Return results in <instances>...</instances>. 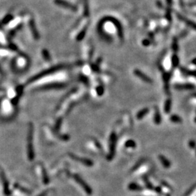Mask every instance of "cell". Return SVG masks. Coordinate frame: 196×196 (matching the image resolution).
Wrapping results in <instances>:
<instances>
[{
	"label": "cell",
	"mask_w": 196,
	"mask_h": 196,
	"mask_svg": "<svg viewBox=\"0 0 196 196\" xmlns=\"http://www.w3.org/2000/svg\"><path fill=\"white\" fill-rule=\"evenodd\" d=\"M169 120L171 121V122L175 124H181L182 122V119L180 116H179L178 115H171V116L169 117Z\"/></svg>",
	"instance_id": "obj_21"
},
{
	"label": "cell",
	"mask_w": 196,
	"mask_h": 196,
	"mask_svg": "<svg viewBox=\"0 0 196 196\" xmlns=\"http://www.w3.org/2000/svg\"><path fill=\"white\" fill-rule=\"evenodd\" d=\"M153 190L156 191V192H158V193H160V192H161V189H160V187H154Z\"/></svg>",
	"instance_id": "obj_35"
},
{
	"label": "cell",
	"mask_w": 196,
	"mask_h": 196,
	"mask_svg": "<svg viewBox=\"0 0 196 196\" xmlns=\"http://www.w3.org/2000/svg\"><path fill=\"white\" fill-rule=\"evenodd\" d=\"M96 90H97V93L99 96L102 95V94H104V88L103 87H102V86H99V87H97V88H96Z\"/></svg>",
	"instance_id": "obj_29"
},
{
	"label": "cell",
	"mask_w": 196,
	"mask_h": 196,
	"mask_svg": "<svg viewBox=\"0 0 196 196\" xmlns=\"http://www.w3.org/2000/svg\"><path fill=\"white\" fill-rule=\"evenodd\" d=\"M166 4H167L168 6L171 7V5H172V3H173V0H166Z\"/></svg>",
	"instance_id": "obj_36"
},
{
	"label": "cell",
	"mask_w": 196,
	"mask_h": 196,
	"mask_svg": "<svg viewBox=\"0 0 196 196\" xmlns=\"http://www.w3.org/2000/svg\"><path fill=\"white\" fill-rule=\"evenodd\" d=\"M171 13H172V10H171V7L167 6L166 8V12H165V18L167 20L168 22H171L172 21V16H171Z\"/></svg>",
	"instance_id": "obj_22"
},
{
	"label": "cell",
	"mask_w": 196,
	"mask_h": 196,
	"mask_svg": "<svg viewBox=\"0 0 196 196\" xmlns=\"http://www.w3.org/2000/svg\"><path fill=\"white\" fill-rule=\"evenodd\" d=\"M188 145L190 148L192 149H195L196 148V142L194 140H190L189 142H188Z\"/></svg>",
	"instance_id": "obj_32"
},
{
	"label": "cell",
	"mask_w": 196,
	"mask_h": 196,
	"mask_svg": "<svg viewBox=\"0 0 196 196\" xmlns=\"http://www.w3.org/2000/svg\"><path fill=\"white\" fill-rule=\"evenodd\" d=\"M73 179L76 180V182H78L79 185H81V187L83 188V189L84 190V191H85V192H87L88 195H91V194L92 193V189L91 188V187L89 186L88 184L84 181V180L80 177V176H79L78 174H73Z\"/></svg>",
	"instance_id": "obj_5"
},
{
	"label": "cell",
	"mask_w": 196,
	"mask_h": 196,
	"mask_svg": "<svg viewBox=\"0 0 196 196\" xmlns=\"http://www.w3.org/2000/svg\"><path fill=\"white\" fill-rule=\"evenodd\" d=\"M190 7H193V6H196V1H193V2H191L189 4Z\"/></svg>",
	"instance_id": "obj_40"
},
{
	"label": "cell",
	"mask_w": 196,
	"mask_h": 196,
	"mask_svg": "<svg viewBox=\"0 0 196 196\" xmlns=\"http://www.w3.org/2000/svg\"><path fill=\"white\" fill-rule=\"evenodd\" d=\"M192 96H193V97H195V98H196V92H195V93H194V94H192Z\"/></svg>",
	"instance_id": "obj_42"
},
{
	"label": "cell",
	"mask_w": 196,
	"mask_h": 196,
	"mask_svg": "<svg viewBox=\"0 0 196 196\" xmlns=\"http://www.w3.org/2000/svg\"><path fill=\"white\" fill-rule=\"evenodd\" d=\"M124 145L127 148H135L136 146H137V143H136L134 140H129L125 142Z\"/></svg>",
	"instance_id": "obj_24"
},
{
	"label": "cell",
	"mask_w": 196,
	"mask_h": 196,
	"mask_svg": "<svg viewBox=\"0 0 196 196\" xmlns=\"http://www.w3.org/2000/svg\"><path fill=\"white\" fill-rule=\"evenodd\" d=\"M171 60L173 68H176L179 66V65H180V58H179L177 54H176V53L173 54L171 56Z\"/></svg>",
	"instance_id": "obj_15"
},
{
	"label": "cell",
	"mask_w": 196,
	"mask_h": 196,
	"mask_svg": "<svg viewBox=\"0 0 196 196\" xmlns=\"http://www.w3.org/2000/svg\"><path fill=\"white\" fill-rule=\"evenodd\" d=\"M55 2L58 5L61 6L65 8H68L69 10H72V11H76V7L74 5H73L70 3L68 2V1H65V0H55Z\"/></svg>",
	"instance_id": "obj_11"
},
{
	"label": "cell",
	"mask_w": 196,
	"mask_h": 196,
	"mask_svg": "<svg viewBox=\"0 0 196 196\" xmlns=\"http://www.w3.org/2000/svg\"><path fill=\"white\" fill-rule=\"evenodd\" d=\"M161 115H160V111L158 109V108H156L155 110V113H154V116H153V121L156 124L158 125L161 123Z\"/></svg>",
	"instance_id": "obj_14"
},
{
	"label": "cell",
	"mask_w": 196,
	"mask_h": 196,
	"mask_svg": "<svg viewBox=\"0 0 196 196\" xmlns=\"http://www.w3.org/2000/svg\"><path fill=\"white\" fill-rule=\"evenodd\" d=\"M42 175H43V182H44L45 185H47L50 182V180L48 178V176H47V172H46L45 169L44 168H42Z\"/></svg>",
	"instance_id": "obj_26"
},
{
	"label": "cell",
	"mask_w": 196,
	"mask_h": 196,
	"mask_svg": "<svg viewBox=\"0 0 196 196\" xmlns=\"http://www.w3.org/2000/svg\"><path fill=\"white\" fill-rule=\"evenodd\" d=\"M149 112H150L149 108H143V109L140 110V111L137 113V115H136V118H137L138 120H141V119H143V118L145 117V116Z\"/></svg>",
	"instance_id": "obj_17"
},
{
	"label": "cell",
	"mask_w": 196,
	"mask_h": 196,
	"mask_svg": "<svg viewBox=\"0 0 196 196\" xmlns=\"http://www.w3.org/2000/svg\"><path fill=\"white\" fill-rule=\"evenodd\" d=\"M174 87L178 90H192L195 88V86L192 84H175Z\"/></svg>",
	"instance_id": "obj_12"
},
{
	"label": "cell",
	"mask_w": 196,
	"mask_h": 196,
	"mask_svg": "<svg viewBox=\"0 0 196 196\" xmlns=\"http://www.w3.org/2000/svg\"><path fill=\"white\" fill-rule=\"evenodd\" d=\"M33 124H30L28 134V156L29 160H33L34 158V152L33 148Z\"/></svg>",
	"instance_id": "obj_3"
},
{
	"label": "cell",
	"mask_w": 196,
	"mask_h": 196,
	"mask_svg": "<svg viewBox=\"0 0 196 196\" xmlns=\"http://www.w3.org/2000/svg\"><path fill=\"white\" fill-rule=\"evenodd\" d=\"M104 21H109V22L112 23L114 25V26L116 27V31H117V33L118 36H119V38L121 39V40H123L124 39V29H123V26H122L121 23H120V21H118L116 18H113L111 16H108V17H105L103 18Z\"/></svg>",
	"instance_id": "obj_2"
},
{
	"label": "cell",
	"mask_w": 196,
	"mask_h": 196,
	"mask_svg": "<svg viewBox=\"0 0 196 196\" xmlns=\"http://www.w3.org/2000/svg\"><path fill=\"white\" fill-rule=\"evenodd\" d=\"M128 188L129 190L131 191H134V192H138V191H142V187L138 184L135 183V182H131L129 183V185H128Z\"/></svg>",
	"instance_id": "obj_16"
},
{
	"label": "cell",
	"mask_w": 196,
	"mask_h": 196,
	"mask_svg": "<svg viewBox=\"0 0 196 196\" xmlns=\"http://www.w3.org/2000/svg\"><path fill=\"white\" fill-rule=\"evenodd\" d=\"M43 54H44V56H45L44 58H45L46 60H50V58L47 57V56H49V53H47V50H43Z\"/></svg>",
	"instance_id": "obj_33"
},
{
	"label": "cell",
	"mask_w": 196,
	"mask_h": 196,
	"mask_svg": "<svg viewBox=\"0 0 196 196\" xmlns=\"http://www.w3.org/2000/svg\"><path fill=\"white\" fill-rule=\"evenodd\" d=\"M142 44H143V46H145V47H148V46H150L151 44V41L148 39H145L144 40H142Z\"/></svg>",
	"instance_id": "obj_31"
},
{
	"label": "cell",
	"mask_w": 196,
	"mask_h": 196,
	"mask_svg": "<svg viewBox=\"0 0 196 196\" xmlns=\"http://www.w3.org/2000/svg\"><path fill=\"white\" fill-rule=\"evenodd\" d=\"M158 158H159V160H160L161 164L163 165L164 168H168L170 166H171V162H170L169 160L166 158L164 156H163V155H159Z\"/></svg>",
	"instance_id": "obj_13"
},
{
	"label": "cell",
	"mask_w": 196,
	"mask_h": 196,
	"mask_svg": "<svg viewBox=\"0 0 196 196\" xmlns=\"http://www.w3.org/2000/svg\"><path fill=\"white\" fill-rule=\"evenodd\" d=\"M180 70L184 75H186V76H192V77L196 78V70H188L187 68H180Z\"/></svg>",
	"instance_id": "obj_19"
},
{
	"label": "cell",
	"mask_w": 196,
	"mask_h": 196,
	"mask_svg": "<svg viewBox=\"0 0 196 196\" xmlns=\"http://www.w3.org/2000/svg\"><path fill=\"white\" fill-rule=\"evenodd\" d=\"M30 28H31V30L32 31V33H33V36H34V38L36 39H39V33L37 32V30H36V26H35V24L34 23H33V21H31L30 22Z\"/></svg>",
	"instance_id": "obj_20"
},
{
	"label": "cell",
	"mask_w": 196,
	"mask_h": 196,
	"mask_svg": "<svg viewBox=\"0 0 196 196\" xmlns=\"http://www.w3.org/2000/svg\"><path fill=\"white\" fill-rule=\"evenodd\" d=\"M171 106H172V100H171V98H168L167 99H166L164 103V106H163V110H164V112L166 113H168L171 111Z\"/></svg>",
	"instance_id": "obj_18"
},
{
	"label": "cell",
	"mask_w": 196,
	"mask_h": 196,
	"mask_svg": "<svg viewBox=\"0 0 196 196\" xmlns=\"http://www.w3.org/2000/svg\"><path fill=\"white\" fill-rule=\"evenodd\" d=\"M14 187L16 188V189L20 190H21L22 192H26V193H28V194L31 193V191L29 190H28V189H26V188L23 187L22 186H20V185H18V184H15V185H14Z\"/></svg>",
	"instance_id": "obj_25"
},
{
	"label": "cell",
	"mask_w": 196,
	"mask_h": 196,
	"mask_svg": "<svg viewBox=\"0 0 196 196\" xmlns=\"http://www.w3.org/2000/svg\"><path fill=\"white\" fill-rule=\"evenodd\" d=\"M62 68V65H58V66L53 67V68H52L51 69H50V70H46V71L42 72V73H41L39 75H37V76H34V77H33V79H31V80L30 82H33V81L37 80V79H39V78L42 77V76H46V75H48L49 73H53V72H54V71H57V70H60V68Z\"/></svg>",
	"instance_id": "obj_10"
},
{
	"label": "cell",
	"mask_w": 196,
	"mask_h": 196,
	"mask_svg": "<svg viewBox=\"0 0 196 196\" xmlns=\"http://www.w3.org/2000/svg\"><path fill=\"white\" fill-rule=\"evenodd\" d=\"M159 69L160 70V71L162 72V78H163V84H164V90L166 94H170V90H169V81L170 79H171V74L168 72L165 71L163 70V68L160 65L159 66Z\"/></svg>",
	"instance_id": "obj_4"
},
{
	"label": "cell",
	"mask_w": 196,
	"mask_h": 196,
	"mask_svg": "<svg viewBox=\"0 0 196 196\" xmlns=\"http://www.w3.org/2000/svg\"><path fill=\"white\" fill-rule=\"evenodd\" d=\"M69 156L70 158H72L73 159H74L75 160H76V161H78V162H80V163H83V164L86 165V166H93V164H94L92 160H89V159L78 157V156H75V155L71 154V153H69Z\"/></svg>",
	"instance_id": "obj_8"
},
{
	"label": "cell",
	"mask_w": 196,
	"mask_h": 196,
	"mask_svg": "<svg viewBox=\"0 0 196 196\" xmlns=\"http://www.w3.org/2000/svg\"><path fill=\"white\" fill-rule=\"evenodd\" d=\"M176 15H177V18H178L180 21H182V22H183L184 23L186 24L188 27H190V28L196 31V23L193 22V21L188 19V18H187L186 17H185L184 15L180 14V13H176Z\"/></svg>",
	"instance_id": "obj_6"
},
{
	"label": "cell",
	"mask_w": 196,
	"mask_h": 196,
	"mask_svg": "<svg viewBox=\"0 0 196 196\" xmlns=\"http://www.w3.org/2000/svg\"><path fill=\"white\" fill-rule=\"evenodd\" d=\"M60 123H61V120L58 121V123H57V124H56V129H59L60 125Z\"/></svg>",
	"instance_id": "obj_38"
},
{
	"label": "cell",
	"mask_w": 196,
	"mask_h": 196,
	"mask_svg": "<svg viewBox=\"0 0 196 196\" xmlns=\"http://www.w3.org/2000/svg\"><path fill=\"white\" fill-rule=\"evenodd\" d=\"M134 76L138 77L139 79H140L141 80L143 81L145 83H148V84H152L153 83V80L151 77H149L148 76H147L145 73H143L142 71H141L139 69H135L134 70Z\"/></svg>",
	"instance_id": "obj_7"
},
{
	"label": "cell",
	"mask_w": 196,
	"mask_h": 196,
	"mask_svg": "<svg viewBox=\"0 0 196 196\" xmlns=\"http://www.w3.org/2000/svg\"><path fill=\"white\" fill-rule=\"evenodd\" d=\"M94 143H95V145H97V148H99V149H100V148H101V145H99V142H97V140H96V141L94 140Z\"/></svg>",
	"instance_id": "obj_39"
},
{
	"label": "cell",
	"mask_w": 196,
	"mask_h": 196,
	"mask_svg": "<svg viewBox=\"0 0 196 196\" xmlns=\"http://www.w3.org/2000/svg\"><path fill=\"white\" fill-rule=\"evenodd\" d=\"M156 4H157L158 7H159V8H160V9H162V8H163V4H162L161 1H157V2H156Z\"/></svg>",
	"instance_id": "obj_34"
},
{
	"label": "cell",
	"mask_w": 196,
	"mask_h": 196,
	"mask_svg": "<svg viewBox=\"0 0 196 196\" xmlns=\"http://www.w3.org/2000/svg\"><path fill=\"white\" fill-rule=\"evenodd\" d=\"M144 182H145V185H146V187L148 188V189H150V190H153L154 189L153 185H152V183H151V182H150L149 180H148L147 178L144 179Z\"/></svg>",
	"instance_id": "obj_27"
},
{
	"label": "cell",
	"mask_w": 196,
	"mask_h": 196,
	"mask_svg": "<svg viewBox=\"0 0 196 196\" xmlns=\"http://www.w3.org/2000/svg\"><path fill=\"white\" fill-rule=\"evenodd\" d=\"M195 153H196V152H195Z\"/></svg>",
	"instance_id": "obj_44"
},
{
	"label": "cell",
	"mask_w": 196,
	"mask_h": 196,
	"mask_svg": "<svg viewBox=\"0 0 196 196\" xmlns=\"http://www.w3.org/2000/svg\"><path fill=\"white\" fill-rule=\"evenodd\" d=\"M171 49L174 53H177L179 51V44H178V39L176 37L174 38L173 42L171 43Z\"/></svg>",
	"instance_id": "obj_23"
},
{
	"label": "cell",
	"mask_w": 196,
	"mask_h": 196,
	"mask_svg": "<svg viewBox=\"0 0 196 196\" xmlns=\"http://www.w3.org/2000/svg\"><path fill=\"white\" fill-rule=\"evenodd\" d=\"M0 176H1V181H2L3 182L4 194H5L6 195H9L10 193H11V192H10V189H9V183H8V181H7V178H6V176H5V174H4V171H1V172H0Z\"/></svg>",
	"instance_id": "obj_9"
},
{
	"label": "cell",
	"mask_w": 196,
	"mask_h": 196,
	"mask_svg": "<svg viewBox=\"0 0 196 196\" xmlns=\"http://www.w3.org/2000/svg\"><path fill=\"white\" fill-rule=\"evenodd\" d=\"M48 192H49V190H47L44 191V192H43L42 193H41L40 195H39V196H47V194H48Z\"/></svg>",
	"instance_id": "obj_37"
},
{
	"label": "cell",
	"mask_w": 196,
	"mask_h": 196,
	"mask_svg": "<svg viewBox=\"0 0 196 196\" xmlns=\"http://www.w3.org/2000/svg\"><path fill=\"white\" fill-rule=\"evenodd\" d=\"M194 121H195V123H196V117L194 119Z\"/></svg>",
	"instance_id": "obj_43"
},
{
	"label": "cell",
	"mask_w": 196,
	"mask_h": 196,
	"mask_svg": "<svg viewBox=\"0 0 196 196\" xmlns=\"http://www.w3.org/2000/svg\"><path fill=\"white\" fill-rule=\"evenodd\" d=\"M84 13H85L86 16L89 15V5H88V0H84Z\"/></svg>",
	"instance_id": "obj_28"
},
{
	"label": "cell",
	"mask_w": 196,
	"mask_h": 196,
	"mask_svg": "<svg viewBox=\"0 0 196 196\" xmlns=\"http://www.w3.org/2000/svg\"><path fill=\"white\" fill-rule=\"evenodd\" d=\"M116 142H117V136L114 131H112L109 138V153L107 156V159L108 160H112L114 158L115 153H116Z\"/></svg>",
	"instance_id": "obj_1"
},
{
	"label": "cell",
	"mask_w": 196,
	"mask_h": 196,
	"mask_svg": "<svg viewBox=\"0 0 196 196\" xmlns=\"http://www.w3.org/2000/svg\"><path fill=\"white\" fill-rule=\"evenodd\" d=\"M192 62V63L193 64V65H196V58H194V59L192 60V62Z\"/></svg>",
	"instance_id": "obj_41"
},
{
	"label": "cell",
	"mask_w": 196,
	"mask_h": 196,
	"mask_svg": "<svg viewBox=\"0 0 196 196\" xmlns=\"http://www.w3.org/2000/svg\"><path fill=\"white\" fill-rule=\"evenodd\" d=\"M86 31H87V28H85L84 29L83 31H82V32H81L80 33V34L79 35V36H78V37H77V40H82V39H83V38L84 37V36H85V34H86Z\"/></svg>",
	"instance_id": "obj_30"
}]
</instances>
